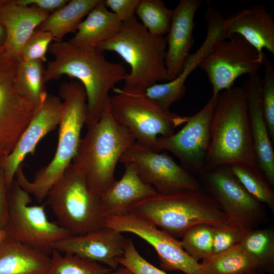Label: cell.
Returning a JSON list of instances; mask_svg holds the SVG:
<instances>
[{
  "mask_svg": "<svg viewBox=\"0 0 274 274\" xmlns=\"http://www.w3.org/2000/svg\"><path fill=\"white\" fill-rule=\"evenodd\" d=\"M49 52L54 57L44 71V81L59 80L66 75L78 79L87 96V127L96 123L109 100L111 90L123 81L127 72L122 62L108 61L103 52L94 48H83L68 41H54Z\"/></svg>",
  "mask_w": 274,
  "mask_h": 274,
  "instance_id": "obj_1",
  "label": "cell"
},
{
  "mask_svg": "<svg viewBox=\"0 0 274 274\" xmlns=\"http://www.w3.org/2000/svg\"><path fill=\"white\" fill-rule=\"evenodd\" d=\"M233 164L257 166L245 92L234 86L217 97L204 169Z\"/></svg>",
  "mask_w": 274,
  "mask_h": 274,
  "instance_id": "obj_2",
  "label": "cell"
},
{
  "mask_svg": "<svg viewBox=\"0 0 274 274\" xmlns=\"http://www.w3.org/2000/svg\"><path fill=\"white\" fill-rule=\"evenodd\" d=\"M135 142L127 128L113 117L109 99L99 120L87 127L73 160L94 194L100 198L115 182L117 163L124 151Z\"/></svg>",
  "mask_w": 274,
  "mask_h": 274,
  "instance_id": "obj_3",
  "label": "cell"
},
{
  "mask_svg": "<svg viewBox=\"0 0 274 274\" xmlns=\"http://www.w3.org/2000/svg\"><path fill=\"white\" fill-rule=\"evenodd\" d=\"M96 47L115 52L129 65L121 88L125 92L143 94L158 82L170 81L165 64V37L151 35L135 16L122 22L116 36Z\"/></svg>",
  "mask_w": 274,
  "mask_h": 274,
  "instance_id": "obj_4",
  "label": "cell"
},
{
  "mask_svg": "<svg viewBox=\"0 0 274 274\" xmlns=\"http://www.w3.org/2000/svg\"><path fill=\"white\" fill-rule=\"evenodd\" d=\"M63 105L55 155L46 165L39 169L33 180H28L21 165L16 171V180L29 194L42 202L52 185L72 163L76 154L82 128L87 115V96L82 84L74 80L62 82L59 87Z\"/></svg>",
  "mask_w": 274,
  "mask_h": 274,
  "instance_id": "obj_5",
  "label": "cell"
},
{
  "mask_svg": "<svg viewBox=\"0 0 274 274\" xmlns=\"http://www.w3.org/2000/svg\"><path fill=\"white\" fill-rule=\"evenodd\" d=\"M130 211L173 236L180 237L197 224L214 226L228 224V219L207 191L189 190L152 196L135 204Z\"/></svg>",
  "mask_w": 274,
  "mask_h": 274,
  "instance_id": "obj_6",
  "label": "cell"
},
{
  "mask_svg": "<svg viewBox=\"0 0 274 274\" xmlns=\"http://www.w3.org/2000/svg\"><path fill=\"white\" fill-rule=\"evenodd\" d=\"M46 198L57 224L70 235L84 234L105 226L100 198L90 190L73 163L50 188Z\"/></svg>",
  "mask_w": 274,
  "mask_h": 274,
  "instance_id": "obj_7",
  "label": "cell"
},
{
  "mask_svg": "<svg viewBox=\"0 0 274 274\" xmlns=\"http://www.w3.org/2000/svg\"><path fill=\"white\" fill-rule=\"evenodd\" d=\"M110 97L111 112L114 119L132 134L135 142L150 150L161 152L158 136L166 138L185 124L188 117L166 111L143 94L125 92L114 88Z\"/></svg>",
  "mask_w": 274,
  "mask_h": 274,
  "instance_id": "obj_8",
  "label": "cell"
},
{
  "mask_svg": "<svg viewBox=\"0 0 274 274\" xmlns=\"http://www.w3.org/2000/svg\"><path fill=\"white\" fill-rule=\"evenodd\" d=\"M6 236L49 256L55 243L70 235L57 223L49 221L44 206H30V195L14 179L8 189Z\"/></svg>",
  "mask_w": 274,
  "mask_h": 274,
  "instance_id": "obj_9",
  "label": "cell"
},
{
  "mask_svg": "<svg viewBox=\"0 0 274 274\" xmlns=\"http://www.w3.org/2000/svg\"><path fill=\"white\" fill-rule=\"evenodd\" d=\"M263 55L241 36L233 34L218 43L198 67L207 74L212 95L217 97L221 91L231 88L239 77L258 74Z\"/></svg>",
  "mask_w": 274,
  "mask_h": 274,
  "instance_id": "obj_10",
  "label": "cell"
},
{
  "mask_svg": "<svg viewBox=\"0 0 274 274\" xmlns=\"http://www.w3.org/2000/svg\"><path fill=\"white\" fill-rule=\"evenodd\" d=\"M200 175L206 191L227 215L228 224L245 231L263 222L265 213L262 204L246 190L229 166L206 169Z\"/></svg>",
  "mask_w": 274,
  "mask_h": 274,
  "instance_id": "obj_11",
  "label": "cell"
},
{
  "mask_svg": "<svg viewBox=\"0 0 274 274\" xmlns=\"http://www.w3.org/2000/svg\"><path fill=\"white\" fill-rule=\"evenodd\" d=\"M105 225L121 233H132L147 242L157 253L160 266L164 270L207 274L202 264L184 250L181 241L131 211L106 217Z\"/></svg>",
  "mask_w": 274,
  "mask_h": 274,
  "instance_id": "obj_12",
  "label": "cell"
},
{
  "mask_svg": "<svg viewBox=\"0 0 274 274\" xmlns=\"http://www.w3.org/2000/svg\"><path fill=\"white\" fill-rule=\"evenodd\" d=\"M17 62L0 49V157L11 152L38 108L17 85Z\"/></svg>",
  "mask_w": 274,
  "mask_h": 274,
  "instance_id": "obj_13",
  "label": "cell"
},
{
  "mask_svg": "<svg viewBox=\"0 0 274 274\" xmlns=\"http://www.w3.org/2000/svg\"><path fill=\"white\" fill-rule=\"evenodd\" d=\"M156 152L136 142L121 156L119 162L134 166L140 177L160 194L201 189L199 181L166 152Z\"/></svg>",
  "mask_w": 274,
  "mask_h": 274,
  "instance_id": "obj_14",
  "label": "cell"
},
{
  "mask_svg": "<svg viewBox=\"0 0 274 274\" xmlns=\"http://www.w3.org/2000/svg\"><path fill=\"white\" fill-rule=\"evenodd\" d=\"M217 97L211 96L206 105L195 115L188 117L178 132L158 138L161 151L170 152L190 173L200 175L204 170L211 141V125Z\"/></svg>",
  "mask_w": 274,
  "mask_h": 274,
  "instance_id": "obj_15",
  "label": "cell"
},
{
  "mask_svg": "<svg viewBox=\"0 0 274 274\" xmlns=\"http://www.w3.org/2000/svg\"><path fill=\"white\" fill-rule=\"evenodd\" d=\"M62 111L60 97L48 93L36 110L13 150L3 159V166L8 188L14 180L16 171L25 157L33 153L39 141L59 124Z\"/></svg>",
  "mask_w": 274,
  "mask_h": 274,
  "instance_id": "obj_16",
  "label": "cell"
},
{
  "mask_svg": "<svg viewBox=\"0 0 274 274\" xmlns=\"http://www.w3.org/2000/svg\"><path fill=\"white\" fill-rule=\"evenodd\" d=\"M126 239L122 233L106 226L84 234L69 235L55 243L53 249L77 255L90 261L118 268Z\"/></svg>",
  "mask_w": 274,
  "mask_h": 274,
  "instance_id": "obj_17",
  "label": "cell"
},
{
  "mask_svg": "<svg viewBox=\"0 0 274 274\" xmlns=\"http://www.w3.org/2000/svg\"><path fill=\"white\" fill-rule=\"evenodd\" d=\"M201 0H181L173 9L171 23L165 37V64L170 81L182 72L194 43V17Z\"/></svg>",
  "mask_w": 274,
  "mask_h": 274,
  "instance_id": "obj_18",
  "label": "cell"
},
{
  "mask_svg": "<svg viewBox=\"0 0 274 274\" xmlns=\"http://www.w3.org/2000/svg\"><path fill=\"white\" fill-rule=\"evenodd\" d=\"M50 14L35 6L21 5L16 0H0V24L6 36L1 49L4 55L18 61L23 46Z\"/></svg>",
  "mask_w": 274,
  "mask_h": 274,
  "instance_id": "obj_19",
  "label": "cell"
},
{
  "mask_svg": "<svg viewBox=\"0 0 274 274\" xmlns=\"http://www.w3.org/2000/svg\"><path fill=\"white\" fill-rule=\"evenodd\" d=\"M261 80L259 74L249 76L242 87L247 101L257 166L273 187L274 152L262 110Z\"/></svg>",
  "mask_w": 274,
  "mask_h": 274,
  "instance_id": "obj_20",
  "label": "cell"
},
{
  "mask_svg": "<svg viewBox=\"0 0 274 274\" xmlns=\"http://www.w3.org/2000/svg\"><path fill=\"white\" fill-rule=\"evenodd\" d=\"M223 29L227 38L241 36L260 53L263 49L274 54V19L271 12L264 5L243 8L230 14L223 20Z\"/></svg>",
  "mask_w": 274,
  "mask_h": 274,
  "instance_id": "obj_21",
  "label": "cell"
},
{
  "mask_svg": "<svg viewBox=\"0 0 274 274\" xmlns=\"http://www.w3.org/2000/svg\"><path fill=\"white\" fill-rule=\"evenodd\" d=\"M125 166L122 178L115 180L100 197L105 218L126 213L136 203L157 193L153 186L143 180L133 165L127 163Z\"/></svg>",
  "mask_w": 274,
  "mask_h": 274,
  "instance_id": "obj_22",
  "label": "cell"
},
{
  "mask_svg": "<svg viewBox=\"0 0 274 274\" xmlns=\"http://www.w3.org/2000/svg\"><path fill=\"white\" fill-rule=\"evenodd\" d=\"M86 18L77 27L75 36L68 41L83 48H94L109 40L119 31L122 22L99 0L89 12Z\"/></svg>",
  "mask_w": 274,
  "mask_h": 274,
  "instance_id": "obj_23",
  "label": "cell"
},
{
  "mask_svg": "<svg viewBox=\"0 0 274 274\" xmlns=\"http://www.w3.org/2000/svg\"><path fill=\"white\" fill-rule=\"evenodd\" d=\"M50 256L7 236L0 243V274H45Z\"/></svg>",
  "mask_w": 274,
  "mask_h": 274,
  "instance_id": "obj_24",
  "label": "cell"
},
{
  "mask_svg": "<svg viewBox=\"0 0 274 274\" xmlns=\"http://www.w3.org/2000/svg\"><path fill=\"white\" fill-rule=\"evenodd\" d=\"M99 0H72L51 14L38 29L50 32L54 41H62L67 33L76 30L82 19L97 4Z\"/></svg>",
  "mask_w": 274,
  "mask_h": 274,
  "instance_id": "obj_25",
  "label": "cell"
},
{
  "mask_svg": "<svg viewBox=\"0 0 274 274\" xmlns=\"http://www.w3.org/2000/svg\"><path fill=\"white\" fill-rule=\"evenodd\" d=\"M207 274H239L260 269L256 259L238 243L200 263Z\"/></svg>",
  "mask_w": 274,
  "mask_h": 274,
  "instance_id": "obj_26",
  "label": "cell"
},
{
  "mask_svg": "<svg viewBox=\"0 0 274 274\" xmlns=\"http://www.w3.org/2000/svg\"><path fill=\"white\" fill-rule=\"evenodd\" d=\"M239 243L257 261L265 273L274 272V230L273 227L243 231Z\"/></svg>",
  "mask_w": 274,
  "mask_h": 274,
  "instance_id": "obj_27",
  "label": "cell"
},
{
  "mask_svg": "<svg viewBox=\"0 0 274 274\" xmlns=\"http://www.w3.org/2000/svg\"><path fill=\"white\" fill-rule=\"evenodd\" d=\"M41 61H19L16 84L19 89L39 107L48 94L45 89L44 71Z\"/></svg>",
  "mask_w": 274,
  "mask_h": 274,
  "instance_id": "obj_28",
  "label": "cell"
},
{
  "mask_svg": "<svg viewBox=\"0 0 274 274\" xmlns=\"http://www.w3.org/2000/svg\"><path fill=\"white\" fill-rule=\"evenodd\" d=\"M233 174L246 190L257 201L274 210V192L270 184L257 166L242 164L229 166Z\"/></svg>",
  "mask_w": 274,
  "mask_h": 274,
  "instance_id": "obj_29",
  "label": "cell"
},
{
  "mask_svg": "<svg viewBox=\"0 0 274 274\" xmlns=\"http://www.w3.org/2000/svg\"><path fill=\"white\" fill-rule=\"evenodd\" d=\"M173 10L160 0H140L135 13L141 24L153 36L165 37L171 23Z\"/></svg>",
  "mask_w": 274,
  "mask_h": 274,
  "instance_id": "obj_30",
  "label": "cell"
},
{
  "mask_svg": "<svg viewBox=\"0 0 274 274\" xmlns=\"http://www.w3.org/2000/svg\"><path fill=\"white\" fill-rule=\"evenodd\" d=\"M51 264L45 274H108L112 270L99 263L77 255H64L53 249L51 253Z\"/></svg>",
  "mask_w": 274,
  "mask_h": 274,
  "instance_id": "obj_31",
  "label": "cell"
},
{
  "mask_svg": "<svg viewBox=\"0 0 274 274\" xmlns=\"http://www.w3.org/2000/svg\"><path fill=\"white\" fill-rule=\"evenodd\" d=\"M214 227L208 224H197L187 229L181 236L183 248L198 262L209 258L213 254Z\"/></svg>",
  "mask_w": 274,
  "mask_h": 274,
  "instance_id": "obj_32",
  "label": "cell"
},
{
  "mask_svg": "<svg viewBox=\"0 0 274 274\" xmlns=\"http://www.w3.org/2000/svg\"><path fill=\"white\" fill-rule=\"evenodd\" d=\"M264 68L261 80V102L262 112L271 140L274 139V64L264 53Z\"/></svg>",
  "mask_w": 274,
  "mask_h": 274,
  "instance_id": "obj_33",
  "label": "cell"
},
{
  "mask_svg": "<svg viewBox=\"0 0 274 274\" xmlns=\"http://www.w3.org/2000/svg\"><path fill=\"white\" fill-rule=\"evenodd\" d=\"M53 41L54 37L50 32L35 30L23 46L19 61L46 62V53Z\"/></svg>",
  "mask_w": 274,
  "mask_h": 274,
  "instance_id": "obj_34",
  "label": "cell"
},
{
  "mask_svg": "<svg viewBox=\"0 0 274 274\" xmlns=\"http://www.w3.org/2000/svg\"><path fill=\"white\" fill-rule=\"evenodd\" d=\"M118 262L129 269L132 274H167L142 257L131 238L126 239L124 254L118 259Z\"/></svg>",
  "mask_w": 274,
  "mask_h": 274,
  "instance_id": "obj_35",
  "label": "cell"
},
{
  "mask_svg": "<svg viewBox=\"0 0 274 274\" xmlns=\"http://www.w3.org/2000/svg\"><path fill=\"white\" fill-rule=\"evenodd\" d=\"M242 232L243 231L229 224L214 226L212 255L222 252L239 243Z\"/></svg>",
  "mask_w": 274,
  "mask_h": 274,
  "instance_id": "obj_36",
  "label": "cell"
},
{
  "mask_svg": "<svg viewBox=\"0 0 274 274\" xmlns=\"http://www.w3.org/2000/svg\"><path fill=\"white\" fill-rule=\"evenodd\" d=\"M140 0H106L105 5L109 8L122 22L134 16L135 11Z\"/></svg>",
  "mask_w": 274,
  "mask_h": 274,
  "instance_id": "obj_37",
  "label": "cell"
},
{
  "mask_svg": "<svg viewBox=\"0 0 274 274\" xmlns=\"http://www.w3.org/2000/svg\"><path fill=\"white\" fill-rule=\"evenodd\" d=\"M3 158L0 157V228L3 229L6 225L8 216V189L2 163Z\"/></svg>",
  "mask_w": 274,
  "mask_h": 274,
  "instance_id": "obj_38",
  "label": "cell"
},
{
  "mask_svg": "<svg viewBox=\"0 0 274 274\" xmlns=\"http://www.w3.org/2000/svg\"><path fill=\"white\" fill-rule=\"evenodd\" d=\"M17 3L24 6H35L42 10L53 13L65 6L67 0H16Z\"/></svg>",
  "mask_w": 274,
  "mask_h": 274,
  "instance_id": "obj_39",
  "label": "cell"
},
{
  "mask_svg": "<svg viewBox=\"0 0 274 274\" xmlns=\"http://www.w3.org/2000/svg\"><path fill=\"white\" fill-rule=\"evenodd\" d=\"M108 274H132V273L127 268L123 266L115 270H112Z\"/></svg>",
  "mask_w": 274,
  "mask_h": 274,
  "instance_id": "obj_40",
  "label": "cell"
},
{
  "mask_svg": "<svg viewBox=\"0 0 274 274\" xmlns=\"http://www.w3.org/2000/svg\"><path fill=\"white\" fill-rule=\"evenodd\" d=\"M6 32L3 26L0 24V49L4 46L6 40Z\"/></svg>",
  "mask_w": 274,
  "mask_h": 274,
  "instance_id": "obj_41",
  "label": "cell"
},
{
  "mask_svg": "<svg viewBox=\"0 0 274 274\" xmlns=\"http://www.w3.org/2000/svg\"><path fill=\"white\" fill-rule=\"evenodd\" d=\"M265 273L261 269H257L255 270L245 272L239 274H265Z\"/></svg>",
  "mask_w": 274,
  "mask_h": 274,
  "instance_id": "obj_42",
  "label": "cell"
},
{
  "mask_svg": "<svg viewBox=\"0 0 274 274\" xmlns=\"http://www.w3.org/2000/svg\"><path fill=\"white\" fill-rule=\"evenodd\" d=\"M6 236V233L5 230L3 228H0V243L4 239Z\"/></svg>",
  "mask_w": 274,
  "mask_h": 274,
  "instance_id": "obj_43",
  "label": "cell"
}]
</instances>
